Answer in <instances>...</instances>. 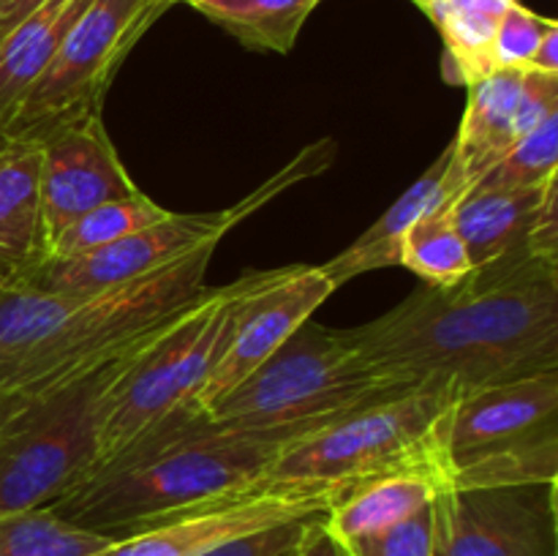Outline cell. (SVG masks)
Masks as SVG:
<instances>
[{"label": "cell", "instance_id": "1", "mask_svg": "<svg viewBox=\"0 0 558 556\" xmlns=\"http://www.w3.org/2000/svg\"><path fill=\"white\" fill-rule=\"evenodd\" d=\"M349 333L365 360L407 390L469 392L558 371V262L523 243L450 287L425 283Z\"/></svg>", "mask_w": 558, "mask_h": 556}, {"label": "cell", "instance_id": "2", "mask_svg": "<svg viewBox=\"0 0 558 556\" xmlns=\"http://www.w3.org/2000/svg\"><path fill=\"white\" fill-rule=\"evenodd\" d=\"M298 436L305 434L223 428L185 407L47 507L90 532L129 537L265 488L272 461Z\"/></svg>", "mask_w": 558, "mask_h": 556}, {"label": "cell", "instance_id": "3", "mask_svg": "<svg viewBox=\"0 0 558 556\" xmlns=\"http://www.w3.org/2000/svg\"><path fill=\"white\" fill-rule=\"evenodd\" d=\"M216 245L96 292L0 287V401H36L109 363L205 289Z\"/></svg>", "mask_w": 558, "mask_h": 556}, {"label": "cell", "instance_id": "4", "mask_svg": "<svg viewBox=\"0 0 558 556\" xmlns=\"http://www.w3.org/2000/svg\"><path fill=\"white\" fill-rule=\"evenodd\" d=\"M178 314L180 309L101 368L49 396L0 401V516L52 505L96 467L98 434L120 382Z\"/></svg>", "mask_w": 558, "mask_h": 556}, {"label": "cell", "instance_id": "5", "mask_svg": "<svg viewBox=\"0 0 558 556\" xmlns=\"http://www.w3.org/2000/svg\"><path fill=\"white\" fill-rule=\"evenodd\" d=\"M403 392L407 387L365 360L352 333L308 319L205 414L223 428L311 434Z\"/></svg>", "mask_w": 558, "mask_h": 556}, {"label": "cell", "instance_id": "6", "mask_svg": "<svg viewBox=\"0 0 558 556\" xmlns=\"http://www.w3.org/2000/svg\"><path fill=\"white\" fill-rule=\"evenodd\" d=\"M456 396L452 387L425 385L298 436L272 461L267 485H354L407 469L439 480L434 431Z\"/></svg>", "mask_w": 558, "mask_h": 556}, {"label": "cell", "instance_id": "7", "mask_svg": "<svg viewBox=\"0 0 558 556\" xmlns=\"http://www.w3.org/2000/svg\"><path fill=\"white\" fill-rule=\"evenodd\" d=\"M256 273H245L227 287H205L161 330L125 374L98 434V463L145 436L185 407H196V392L218 358L229 330L232 305L251 287Z\"/></svg>", "mask_w": 558, "mask_h": 556}, {"label": "cell", "instance_id": "8", "mask_svg": "<svg viewBox=\"0 0 558 556\" xmlns=\"http://www.w3.org/2000/svg\"><path fill=\"white\" fill-rule=\"evenodd\" d=\"M174 0H90L71 25L47 71L16 104L5 140L44 142L54 131L101 112L123 60Z\"/></svg>", "mask_w": 558, "mask_h": 556}, {"label": "cell", "instance_id": "9", "mask_svg": "<svg viewBox=\"0 0 558 556\" xmlns=\"http://www.w3.org/2000/svg\"><path fill=\"white\" fill-rule=\"evenodd\" d=\"M332 292L336 287L319 265L256 270L251 287L234 300L227 338L207 371L205 385L196 392V407L207 412L240 382L248 379L316 314Z\"/></svg>", "mask_w": 558, "mask_h": 556}, {"label": "cell", "instance_id": "10", "mask_svg": "<svg viewBox=\"0 0 558 556\" xmlns=\"http://www.w3.org/2000/svg\"><path fill=\"white\" fill-rule=\"evenodd\" d=\"M436 556H558L556 483L441 488Z\"/></svg>", "mask_w": 558, "mask_h": 556}, {"label": "cell", "instance_id": "11", "mask_svg": "<svg viewBox=\"0 0 558 556\" xmlns=\"http://www.w3.org/2000/svg\"><path fill=\"white\" fill-rule=\"evenodd\" d=\"M347 488L352 485H265L240 499L221 501L114 540L96 556H199L240 534L325 516Z\"/></svg>", "mask_w": 558, "mask_h": 556}, {"label": "cell", "instance_id": "12", "mask_svg": "<svg viewBox=\"0 0 558 556\" xmlns=\"http://www.w3.org/2000/svg\"><path fill=\"white\" fill-rule=\"evenodd\" d=\"M234 227L238 221L232 207L216 213H167L161 221L74 259L44 262L31 276L11 287H31L41 292H96L147 276L199 249L202 243L221 240Z\"/></svg>", "mask_w": 558, "mask_h": 556}, {"label": "cell", "instance_id": "13", "mask_svg": "<svg viewBox=\"0 0 558 556\" xmlns=\"http://www.w3.org/2000/svg\"><path fill=\"white\" fill-rule=\"evenodd\" d=\"M101 112L54 131L41 142V243L44 262L71 221L104 202L136 194ZM41 262V265H44Z\"/></svg>", "mask_w": 558, "mask_h": 556}, {"label": "cell", "instance_id": "14", "mask_svg": "<svg viewBox=\"0 0 558 556\" xmlns=\"http://www.w3.org/2000/svg\"><path fill=\"white\" fill-rule=\"evenodd\" d=\"M558 423V371L456 396L434 431L439 480L447 463Z\"/></svg>", "mask_w": 558, "mask_h": 556}, {"label": "cell", "instance_id": "15", "mask_svg": "<svg viewBox=\"0 0 558 556\" xmlns=\"http://www.w3.org/2000/svg\"><path fill=\"white\" fill-rule=\"evenodd\" d=\"M466 185L469 180L463 178V169L456 158V147L450 142L441 150V156L352 245H347L341 254L319 265L322 273L338 289L352 281V278L363 276V273L398 265L401 240L409 232V227L417 218H423L425 213L456 200Z\"/></svg>", "mask_w": 558, "mask_h": 556}, {"label": "cell", "instance_id": "16", "mask_svg": "<svg viewBox=\"0 0 558 556\" xmlns=\"http://www.w3.org/2000/svg\"><path fill=\"white\" fill-rule=\"evenodd\" d=\"M41 262V142L9 140L0 150V287Z\"/></svg>", "mask_w": 558, "mask_h": 556}, {"label": "cell", "instance_id": "17", "mask_svg": "<svg viewBox=\"0 0 558 556\" xmlns=\"http://www.w3.org/2000/svg\"><path fill=\"white\" fill-rule=\"evenodd\" d=\"M558 178L534 189H477L466 185L452 202V221L469 251L472 267L490 265L521 249Z\"/></svg>", "mask_w": 558, "mask_h": 556}, {"label": "cell", "instance_id": "18", "mask_svg": "<svg viewBox=\"0 0 558 556\" xmlns=\"http://www.w3.org/2000/svg\"><path fill=\"white\" fill-rule=\"evenodd\" d=\"M439 491V480L420 469L360 480L332 501L325 512V527L338 543L385 532L434 505Z\"/></svg>", "mask_w": 558, "mask_h": 556}, {"label": "cell", "instance_id": "19", "mask_svg": "<svg viewBox=\"0 0 558 556\" xmlns=\"http://www.w3.org/2000/svg\"><path fill=\"white\" fill-rule=\"evenodd\" d=\"M529 69H494L469 85V104L452 147L469 183L515 142V112Z\"/></svg>", "mask_w": 558, "mask_h": 556}, {"label": "cell", "instance_id": "20", "mask_svg": "<svg viewBox=\"0 0 558 556\" xmlns=\"http://www.w3.org/2000/svg\"><path fill=\"white\" fill-rule=\"evenodd\" d=\"M90 0H47L0 38V125L47 71Z\"/></svg>", "mask_w": 558, "mask_h": 556}, {"label": "cell", "instance_id": "21", "mask_svg": "<svg viewBox=\"0 0 558 556\" xmlns=\"http://www.w3.org/2000/svg\"><path fill=\"white\" fill-rule=\"evenodd\" d=\"M558 423L543 425L512 442L485 447L447 463L441 488H507V485L556 483Z\"/></svg>", "mask_w": 558, "mask_h": 556}, {"label": "cell", "instance_id": "22", "mask_svg": "<svg viewBox=\"0 0 558 556\" xmlns=\"http://www.w3.org/2000/svg\"><path fill=\"white\" fill-rule=\"evenodd\" d=\"M445 38V76L452 85H472L490 74L494 38L501 16L515 0H414Z\"/></svg>", "mask_w": 558, "mask_h": 556}, {"label": "cell", "instance_id": "23", "mask_svg": "<svg viewBox=\"0 0 558 556\" xmlns=\"http://www.w3.org/2000/svg\"><path fill=\"white\" fill-rule=\"evenodd\" d=\"M180 3V0H178ZM251 49L287 55L322 0H183Z\"/></svg>", "mask_w": 558, "mask_h": 556}, {"label": "cell", "instance_id": "24", "mask_svg": "<svg viewBox=\"0 0 558 556\" xmlns=\"http://www.w3.org/2000/svg\"><path fill=\"white\" fill-rule=\"evenodd\" d=\"M452 202L417 218L401 240L398 265L423 278L428 287H450L474 270L466 245L452 221Z\"/></svg>", "mask_w": 558, "mask_h": 556}, {"label": "cell", "instance_id": "25", "mask_svg": "<svg viewBox=\"0 0 558 556\" xmlns=\"http://www.w3.org/2000/svg\"><path fill=\"white\" fill-rule=\"evenodd\" d=\"M114 537L65 521L49 507L0 516V556H96Z\"/></svg>", "mask_w": 558, "mask_h": 556}, {"label": "cell", "instance_id": "26", "mask_svg": "<svg viewBox=\"0 0 558 556\" xmlns=\"http://www.w3.org/2000/svg\"><path fill=\"white\" fill-rule=\"evenodd\" d=\"M167 213L169 210L156 205L145 191H136V194L123 196V200L104 202V205L82 213L76 221H71L58 234L47 262L74 259V256L87 254V251L101 249V245L114 243V240L125 238V234L136 232V229L161 221Z\"/></svg>", "mask_w": 558, "mask_h": 556}, {"label": "cell", "instance_id": "27", "mask_svg": "<svg viewBox=\"0 0 558 556\" xmlns=\"http://www.w3.org/2000/svg\"><path fill=\"white\" fill-rule=\"evenodd\" d=\"M558 178V114L512 142L474 183L477 189H534Z\"/></svg>", "mask_w": 558, "mask_h": 556}, {"label": "cell", "instance_id": "28", "mask_svg": "<svg viewBox=\"0 0 558 556\" xmlns=\"http://www.w3.org/2000/svg\"><path fill=\"white\" fill-rule=\"evenodd\" d=\"M338 545L343 548V556H436L434 505L423 507L385 532L365 534Z\"/></svg>", "mask_w": 558, "mask_h": 556}, {"label": "cell", "instance_id": "29", "mask_svg": "<svg viewBox=\"0 0 558 556\" xmlns=\"http://www.w3.org/2000/svg\"><path fill=\"white\" fill-rule=\"evenodd\" d=\"M556 20L539 16L526 5L510 3L501 16L494 38V65L496 69H529L539 41Z\"/></svg>", "mask_w": 558, "mask_h": 556}, {"label": "cell", "instance_id": "30", "mask_svg": "<svg viewBox=\"0 0 558 556\" xmlns=\"http://www.w3.org/2000/svg\"><path fill=\"white\" fill-rule=\"evenodd\" d=\"M305 521H311V518H305ZM305 521H289L259 529V532L240 534V537L227 540V543L213 545L210 551L199 556H283L294 548Z\"/></svg>", "mask_w": 558, "mask_h": 556}, {"label": "cell", "instance_id": "31", "mask_svg": "<svg viewBox=\"0 0 558 556\" xmlns=\"http://www.w3.org/2000/svg\"><path fill=\"white\" fill-rule=\"evenodd\" d=\"M294 556H343L338 540L327 532L325 516H316L303 523V532L294 543Z\"/></svg>", "mask_w": 558, "mask_h": 556}, {"label": "cell", "instance_id": "32", "mask_svg": "<svg viewBox=\"0 0 558 556\" xmlns=\"http://www.w3.org/2000/svg\"><path fill=\"white\" fill-rule=\"evenodd\" d=\"M529 69L543 71V74H558V22L548 27V33H545L543 41H539Z\"/></svg>", "mask_w": 558, "mask_h": 556}, {"label": "cell", "instance_id": "33", "mask_svg": "<svg viewBox=\"0 0 558 556\" xmlns=\"http://www.w3.org/2000/svg\"><path fill=\"white\" fill-rule=\"evenodd\" d=\"M47 0H0V38L16 25V22L25 20L27 14L44 5Z\"/></svg>", "mask_w": 558, "mask_h": 556}, {"label": "cell", "instance_id": "34", "mask_svg": "<svg viewBox=\"0 0 558 556\" xmlns=\"http://www.w3.org/2000/svg\"><path fill=\"white\" fill-rule=\"evenodd\" d=\"M5 142H9V140H5V134H3V131H0V150H3V147H5Z\"/></svg>", "mask_w": 558, "mask_h": 556}, {"label": "cell", "instance_id": "35", "mask_svg": "<svg viewBox=\"0 0 558 556\" xmlns=\"http://www.w3.org/2000/svg\"><path fill=\"white\" fill-rule=\"evenodd\" d=\"M283 556H294V548H292V551H289V554H283Z\"/></svg>", "mask_w": 558, "mask_h": 556}, {"label": "cell", "instance_id": "36", "mask_svg": "<svg viewBox=\"0 0 558 556\" xmlns=\"http://www.w3.org/2000/svg\"><path fill=\"white\" fill-rule=\"evenodd\" d=\"M174 3H178V0H174Z\"/></svg>", "mask_w": 558, "mask_h": 556}]
</instances>
